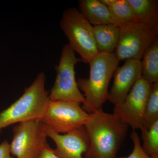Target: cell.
I'll return each instance as SVG.
<instances>
[{
    "label": "cell",
    "instance_id": "4",
    "mask_svg": "<svg viewBox=\"0 0 158 158\" xmlns=\"http://www.w3.org/2000/svg\"><path fill=\"white\" fill-rule=\"evenodd\" d=\"M60 27L68 38L71 48L89 63L99 53L93 33V26L75 8L66 9L62 14Z\"/></svg>",
    "mask_w": 158,
    "mask_h": 158
},
{
    "label": "cell",
    "instance_id": "3",
    "mask_svg": "<svg viewBox=\"0 0 158 158\" xmlns=\"http://www.w3.org/2000/svg\"><path fill=\"white\" fill-rule=\"evenodd\" d=\"M45 81V74L40 73L31 86L25 89L22 96L0 112V134L11 125L40 119L50 102Z\"/></svg>",
    "mask_w": 158,
    "mask_h": 158
},
{
    "label": "cell",
    "instance_id": "15",
    "mask_svg": "<svg viewBox=\"0 0 158 158\" xmlns=\"http://www.w3.org/2000/svg\"><path fill=\"white\" fill-rule=\"evenodd\" d=\"M138 22L158 32L157 0H128Z\"/></svg>",
    "mask_w": 158,
    "mask_h": 158
},
{
    "label": "cell",
    "instance_id": "21",
    "mask_svg": "<svg viewBox=\"0 0 158 158\" xmlns=\"http://www.w3.org/2000/svg\"><path fill=\"white\" fill-rule=\"evenodd\" d=\"M39 158H59L53 152L52 148L50 147L48 144L46 145L43 149L42 152Z\"/></svg>",
    "mask_w": 158,
    "mask_h": 158
},
{
    "label": "cell",
    "instance_id": "12",
    "mask_svg": "<svg viewBox=\"0 0 158 158\" xmlns=\"http://www.w3.org/2000/svg\"><path fill=\"white\" fill-rule=\"evenodd\" d=\"M79 11L94 26L111 24L110 12L107 6L100 0H80Z\"/></svg>",
    "mask_w": 158,
    "mask_h": 158
},
{
    "label": "cell",
    "instance_id": "5",
    "mask_svg": "<svg viewBox=\"0 0 158 158\" xmlns=\"http://www.w3.org/2000/svg\"><path fill=\"white\" fill-rule=\"evenodd\" d=\"M80 62H82L81 59L77 58L69 44H65L62 48L59 65L55 66L56 77L49 94L50 101L77 102L83 105L86 103L75 78V66Z\"/></svg>",
    "mask_w": 158,
    "mask_h": 158
},
{
    "label": "cell",
    "instance_id": "19",
    "mask_svg": "<svg viewBox=\"0 0 158 158\" xmlns=\"http://www.w3.org/2000/svg\"><path fill=\"white\" fill-rule=\"evenodd\" d=\"M130 138L134 143V148L131 154L127 157L116 158H152L147 155L143 150L141 145V139L135 131H133L131 133Z\"/></svg>",
    "mask_w": 158,
    "mask_h": 158
},
{
    "label": "cell",
    "instance_id": "2",
    "mask_svg": "<svg viewBox=\"0 0 158 158\" xmlns=\"http://www.w3.org/2000/svg\"><path fill=\"white\" fill-rule=\"evenodd\" d=\"M118 63L114 53L99 52L89 63V78H80L77 80L78 87L84 92L86 100L82 109L87 113L102 109L103 105L107 100L110 80Z\"/></svg>",
    "mask_w": 158,
    "mask_h": 158
},
{
    "label": "cell",
    "instance_id": "16",
    "mask_svg": "<svg viewBox=\"0 0 158 158\" xmlns=\"http://www.w3.org/2000/svg\"><path fill=\"white\" fill-rule=\"evenodd\" d=\"M142 59V77L151 85L158 83V38L145 51Z\"/></svg>",
    "mask_w": 158,
    "mask_h": 158
},
{
    "label": "cell",
    "instance_id": "8",
    "mask_svg": "<svg viewBox=\"0 0 158 158\" xmlns=\"http://www.w3.org/2000/svg\"><path fill=\"white\" fill-rule=\"evenodd\" d=\"M12 132L10 152L16 158H39L48 144L38 119L18 123Z\"/></svg>",
    "mask_w": 158,
    "mask_h": 158
},
{
    "label": "cell",
    "instance_id": "6",
    "mask_svg": "<svg viewBox=\"0 0 158 158\" xmlns=\"http://www.w3.org/2000/svg\"><path fill=\"white\" fill-rule=\"evenodd\" d=\"M80 103L56 101L49 102L40 122L54 132L66 134L85 125L89 113Z\"/></svg>",
    "mask_w": 158,
    "mask_h": 158
},
{
    "label": "cell",
    "instance_id": "13",
    "mask_svg": "<svg viewBox=\"0 0 158 158\" xmlns=\"http://www.w3.org/2000/svg\"><path fill=\"white\" fill-rule=\"evenodd\" d=\"M107 6L111 24L118 28L138 21L135 13L128 0H100Z\"/></svg>",
    "mask_w": 158,
    "mask_h": 158
},
{
    "label": "cell",
    "instance_id": "1",
    "mask_svg": "<svg viewBox=\"0 0 158 158\" xmlns=\"http://www.w3.org/2000/svg\"><path fill=\"white\" fill-rule=\"evenodd\" d=\"M84 126L90 140L85 158H116L129 126L102 109L90 113Z\"/></svg>",
    "mask_w": 158,
    "mask_h": 158
},
{
    "label": "cell",
    "instance_id": "9",
    "mask_svg": "<svg viewBox=\"0 0 158 158\" xmlns=\"http://www.w3.org/2000/svg\"><path fill=\"white\" fill-rule=\"evenodd\" d=\"M151 85L141 77L130 90L124 102L114 106L113 114L131 127L133 131L144 127V111Z\"/></svg>",
    "mask_w": 158,
    "mask_h": 158
},
{
    "label": "cell",
    "instance_id": "7",
    "mask_svg": "<svg viewBox=\"0 0 158 158\" xmlns=\"http://www.w3.org/2000/svg\"><path fill=\"white\" fill-rule=\"evenodd\" d=\"M119 38L114 52L118 61L128 59L141 60L145 51L158 38V32L139 22L119 28Z\"/></svg>",
    "mask_w": 158,
    "mask_h": 158
},
{
    "label": "cell",
    "instance_id": "18",
    "mask_svg": "<svg viewBox=\"0 0 158 158\" xmlns=\"http://www.w3.org/2000/svg\"><path fill=\"white\" fill-rule=\"evenodd\" d=\"M141 131L143 150L150 157L158 158V121L148 130L142 129Z\"/></svg>",
    "mask_w": 158,
    "mask_h": 158
},
{
    "label": "cell",
    "instance_id": "17",
    "mask_svg": "<svg viewBox=\"0 0 158 158\" xmlns=\"http://www.w3.org/2000/svg\"><path fill=\"white\" fill-rule=\"evenodd\" d=\"M158 121V83L151 85L144 111L143 129L148 130ZM142 130V129H141Z\"/></svg>",
    "mask_w": 158,
    "mask_h": 158
},
{
    "label": "cell",
    "instance_id": "11",
    "mask_svg": "<svg viewBox=\"0 0 158 158\" xmlns=\"http://www.w3.org/2000/svg\"><path fill=\"white\" fill-rule=\"evenodd\" d=\"M113 76L114 81L108 92L107 100L116 106L124 102L130 90L142 77L141 60L127 59L123 66L116 69Z\"/></svg>",
    "mask_w": 158,
    "mask_h": 158
},
{
    "label": "cell",
    "instance_id": "10",
    "mask_svg": "<svg viewBox=\"0 0 158 158\" xmlns=\"http://www.w3.org/2000/svg\"><path fill=\"white\" fill-rule=\"evenodd\" d=\"M40 124L46 136L55 142L56 148L52 150L58 158H84L82 156L87 152L90 144L89 136L85 126L61 135Z\"/></svg>",
    "mask_w": 158,
    "mask_h": 158
},
{
    "label": "cell",
    "instance_id": "20",
    "mask_svg": "<svg viewBox=\"0 0 158 158\" xmlns=\"http://www.w3.org/2000/svg\"><path fill=\"white\" fill-rule=\"evenodd\" d=\"M0 158H13L10 152V144L6 140L0 144Z\"/></svg>",
    "mask_w": 158,
    "mask_h": 158
},
{
    "label": "cell",
    "instance_id": "14",
    "mask_svg": "<svg viewBox=\"0 0 158 158\" xmlns=\"http://www.w3.org/2000/svg\"><path fill=\"white\" fill-rule=\"evenodd\" d=\"M93 33L99 52L112 53L118 45L119 28L112 24L93 27Z\"/></svg>",
    "mask_w": 158,
    "mask_h": 158
}]
</instances>
